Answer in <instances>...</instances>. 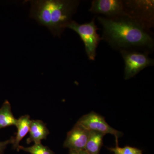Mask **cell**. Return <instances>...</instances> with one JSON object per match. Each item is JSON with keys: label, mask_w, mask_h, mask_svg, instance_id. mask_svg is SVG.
<instances>
[{"label": "cell", "mask_w": 154, "mask_h": 154, "mask_svg": "<svg viewBox=\"0 0 154 154\" xmlns=\"http://www.w3.org/2000/svg\"><path fill=\"white\" fill-rule=\"evenodd\" d=\"M69 154H88L85 149L82 150H69Z\"/></svg>", "instance_id": "16"}, {"label": "cell", "mask_w": 154, "mask_h": 154, "mask_svg": "<svg viewBox=\"0 0 154 154\" xmlns=\"http://www.w3.org/2000/svg\"><path fill=\"white\" fill-rule=\"evenodd\" d=\"M126 13L133 18L149 28L154 19V1H124Z\"/></svg>", "instance_id": "4"}, {"label": "cell", "mask_w": 154, "mask_h": 154, "mask_svg": "<svg viewBox=\"0 0 154 154\" xmlns=\"http://www.w3.org/2000/svg\"><path fill=\"white\" fill-rule=\"evenodd\" d=\"M90 12L102 14L108 18L128 16L124 2L119 0H94L92 2Z\"/></svg>", "instance_id": "7"}, {"label": "cell", "mask_w": 154, "mask_h": 154, "mask_svg": "<svg viewBox=\"0 0 154 154\" xmlns=\"http://www.w3.org/2000/svg\"><path fill=\"white\" fill-rule=\"evenodd\" d=\"M77 123L89 131H96L105 135H113L115 137L116 146H118L119 138L123 135L121 131L116 130L107 124L105 119L102 115L94 111L83 116Z\"/></svg>", "instance_id": "6"}, {"label": "cell", "mask_w": 154, "mask_h": 154, "mask_svg": "<svg viewBox=\"0 0 154 154\" xmlns=\"http://www.w3.org/2000/svg\"><path fill=\"white\" fill-rule=\"evenodd\" d=\"M27 144L33 142L35 144L41 143V140L46 139L49 133L45 124L40 120H31Z\"/></svg>", "instance_id": "9"}, {"label": "cell", "mask_w": 154, "mask_h": 154, "mask_svg": "<svg viewBox=\"0 0 154 154\" xmlns=\"http://www.w3.org/2000/svg\"><path fill=\"white\" fill-rule=\"evenodd\" d=\"M30 17L60 36L72 21L78 5L76 1L44 0L30 1Z\"/></svg>", "instance_id": "2"}, {"label": "cell", "mask_w": 154, "mask_h": 154, "mask_svg": "<svg viewBox=\"0 0 154 154\" xmlns=\"http://www.w3.org/2000/svg\"><path fill=\"white\" fill-rule=\"evenodd\" d=\"M98 19L103 27L104 37L114 47L151 48L153 46V39L148 32V28L131 17H99Z\"/></svg>", "instance_id": "1"}, {"label": "cell", "mask_w": 154, "mask_h": 154, "mask_svg": "<svg viewBox=\"0 0 154 154\" xmlns=\"http://www.w3.org/2000/svg\"><path fill=\"white\" fill-rule=\"evenodd\" d=\"M31 121L30 116L28 115L22 116L17 119L16 125L17 128V132L12 143L14 149L19 151V143L29 132Z\"/></svg>", "instance_id": "10"}, {"label": "cell", "mask_w": 154, "mask_h": 154, "mask_svg": "<svg viewBox=\"0 0 154 154\" xmlns=\"http://www.w3.org/2000/svg\"><path fill=\"white\" fill-rule=\"evenodd\" d=\"M76 32L84 42L86 53L89 59L94 60L96 56V50L101 38L97 33L98 30L94 19L89 23L79 24L74 21H71L67 26Z\"/></svg>", "instance_id": "3"}, {"label": "cell", "mask_w": 154, "mask_h": 154, "mask_svg": "<svg viewBox=\"0 0 154 154\" xmlns=\"http://www.w3.org/2000/svg\"><path fill=\"white\" fill-rule=\"evenodd\" d=\"M109 149L114 154H143L142 151L141 150L129 146L121 148L118 146H116L115 147Z\"/></svg>", "instance_id": "14"}, {"label": "cell", "mask_w": 154, "mask_h": 154, "mask_svg": "<svg viewBox=\"0 0 154 154\" xmlns=\"http://www.w3.org/2000/svg\"><path fill=\"white\" fill-rule=\"evenodd\" d=\"M105 135L96 131H89V136L85 150L88 154H99L103 144V139Z\"/></svg>", "instance_id": "11"}, {"label": "cell", "mask_w": 154, "mask_h": 154, "mask_svg": "<svg viewBox=\"0 0 154 154\" xmlns=\"http://www.w3.org/2000/svg\"><path fill=\"white\" fill-rule=\"evenodd\" d=\"M17 119L14 117L10 102L6 100L0 108V129L17 125Z\"/></svg>", "instance_id": "12"}, {"label": "cell", "mask_w": 154, "mask_h": 154, "mask_svg": "<svg viewBox=\"0 0 154 154\" xmlns=\"http://www.w3.org/2000/svg\"><path fill=\"white\" fill-rule=\"evenodd\" d=\"M19 149L28 152L30 154H54L48 147L43 146L41 143L34 144L28 147H24L20 146Z\"/></svg>", "instance_id": "13"}, {"label": "cell", "mask_w": 154, "mask_h": 154, "mask_svg": "<svg viewBox=\"0 0 154 154\" xmlns=\"http://www.w3.org/2000/svg\"><path fill=\"white\" fill-rule=\"evenodd\" d=\"M14 137H12L8 140L4 142H0V154H3L7 146L10 143H13Z\"/></svg>", "instance_id": "15"}, {"label": "cell", "mask_w": 154, "mask_h": 154, "mask_svg": "<svg viewBox=\"0 0 154 154\" xmlns=\"http://www.w3.org/2000/svg\"><path fill=\"white\" fill-rule=\"evenodd\" d=\"M125 61V79H129L134 77L147 67L152 65L153 60L149 57L147 54L131 51L122 49L120 51Z\"/></svg>", "instance_id": "5"}, {"label": "cell", "mask_w": 154, "mask_h": 154, "mask_svg": "<svg viewBox=\"0 0 154 154\" xmlns=\"http://www.w3.org/2000/svg\"><path fill=\"white\" fill-rule=\"evenodd\" d=\"M89 131L81 125L76 123L68 133L63 146L69 150L85 149Z\"/></svg>", "instance_id": "8"}]
</instances>
